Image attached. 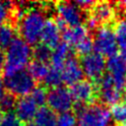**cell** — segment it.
I'll list each match as a JSON object with an SVG mask.
<instances>
[{
	"mask_svg": "<svg viewBox=\"0 0 126 126\" xmlns=\"http://www.w3.org/2000/svg\"><path fill=\"white\" fill-rule=\"evenodd\" d=\"M45 22L46 19L42 9L32 8L28 10L22 16L19 24L21 38L30 45H36L40 40Z\"/></svg>",
	"mask_w": 126,
	"mask_h": 126,
	"instance_id": "obj_1",
	"label": "cell"
},
{
	"mask_svg": "<svg viewBox=\"0 0 126 126\" xmlns=\"http://www.w3.org/2000/svg\"><path fill=\"white\" fill-rule=\"evenodd\" d=\"M32 49L21 37H17L12 44L6 49L5 53V64H4V75H10L15 72L24 70L29 64L32 57Z\"/></svg>",
	"mask_w": 126,
	"mask_h": 126,
	"instance_id": "obj_2",
	"label": "cell"
},
{
	"mask_svg": "<svg viewBox=\"0 0 126 126\" xmlns=\"http://www.w3.org/2000/svg\"><path fill=\"white\" fill-rule=\"evenodd\" d=\"M110 122V111L103 104L92 103L78 108L77 123L79 126H109Z\"/></svg>",
	"mask_w": 126,
	"mask_h": 126,
	"instance_id": "obj_3",
	"label": "cell"
},
{
	"mask_svg": "<svg viewBox=\"0 0 126 126\" xmlns=\"http://www.w3.org/2000/svg\"><path fill=\"white\" fill-rule=\"evenodd\" d=\"M3 84L5 90L8 91V94L15 97L29 95L35 88V80L32 77L29 71H26L25 69L5 76Z\"/></svg>",
	"mask_w": 126,
	"mask_h": 126,
	"instance_id": "obj_4",
	"label": "cell"
},
{
	"mask_svg": "<svg viewBox=\"0 0 126 126\" xmlns=\"http://www.w3.org/2000/svg\"><path fill=\"white\" fill-rule=\"evenodd\" d=\"M94 41V49L102 56L111 57L116 54L117 42L114 32L107 26H101L96 29Z\"/></svg>",
	"mask_w": 126,
	"mask_h": 126,
	"instance_id": "obj_5",
	"label": "cell"
},
{
	"mask_svg": "<svg viewBox=\"0 0 126 126\" xmlns=\"http://www.w3.org/2000/svg\"><path fill=\"white\" fill-rule=\"evenodd\" d=\"M46 103L48 104V108L52 110L54 113H64L71 111L73 107V97L71 95L70 90L65 87H57L51 89L47 93Z\"/></svg>",
	"mask_w": 126,
	"mask_h": 126,
	"instance_id": "obj_6",
	"label": "cell"
},
{
	"mask_svg": "<svg viewBox=\"0 0 126 126\" xmlns=\"http://www.w3.org/2000/svg\"><path fill=\"white\" fill-rule=\"evenodd\" d=\"M81 66L83 73L87 78L98 81L100 78H102L106 69V61L104 56L94 51L83 56L81 60Z\"/></svg>",
	"mask_w": 126,
	"mask_h": 126,
	"instance_id": "obj_7",
	"label": "cell"
},
{
	"mask_svg": "<svg viewBox=\"0 0 126 126\" xmlns=\"http://www.w3.org/2000/svg\"><path fill=\"white\" fill-rule=\"evenodd\" d=\"M57 17L66 27L72 28L82 25L84 20V14L74 2H59L56 4Z\"/></svg>",
	"mask_w": 126,
	"mask_h": 126,
	"instance_id": "obj_8",
	"label": "cell"
},
{
	"mask_svg": "<svg viewBox=\"0 0 126 126\" xmlns=\"http://www.w3.org/2000/svg\"><path fill=\"white\" fill-rule=\"evenodd\" d=\"M121 92L122 89H120L108 75L102 76V78H100L97 82L96 93L105 104L114 105L119 102L122 95Z\"/></svg>",
	"mask_w": 126,
	"mask_h": 126,
	"instance_id": "obj_9",
	"label": "cell"
},
{
	"mask_svg": "<svg viewBox=\"0 0 126 126\" xmlns=\"http://www.w3.org/2000/svg\"><path fill=\"white\" fill-rule=\"evenodd\" d=\"M115 15V10L109 2H95L91 8V16L88 20V27L94 29L99 24L110 22Z\"/></svg>",
	"mask_w": 126,
	"mask_h": 126,
	"instance_id": "obj_10",
	"label": "cell"
},
{
	"mask_svg": "<svg viewBox=\"0 0 126 126\" xmlns=\"http://www.w3.org/2000/svg\"><path fill=\"white\" fill-rule=\"evenodd\" d=\"M70 93L73 100L76 101L79 106H83L94 101L96 94V88L89 80H82L71 86Z\"/></svg>",
	"mask_w": 126,
	"mask_h": 126,
	"instance_id": "obj_11",
	"label": "cell"
},
{
	"mask_svg": "<svg viewBox=\"0 0 126 126\" xmlns=\"http://www.w3.org/2000/svg\"><path fill=\"white\" fill-rule=\"evenodd\" d=\"M62 81L66 85L73 86L83 80L84 73L81 62L74 56H70L61 69Z\"/></svg>",
	"mask_w": 126,
	"mask_h": 126,
	"instance_id": "obj_12",
	"label": "cell"
},
{
	"mask_svg": "<svg viewBox=\"0 0 126 126\" xmlns=\"http://www.w3.org/2000/svg\"><path fill=\"white\" fill-rule=\"evenodd\" d=\"M106 70L108 72L107 75L120 89L123 90L126 81V64L121 57L116 54L108 57L106 61Z\"/></svg>",
	"mask_w": 126,
	"mask_h": 126,
	"instance_id": "obj_13",
	"label": "cell"
},
{
	"mask_svg": "<svg viewBox=\"0 0 126 126\" xmlns=\"http://www.w3.org/2000/svg\"><path fill=\"white\" fill-rule=\"evenodd\" d=\"M37 111H38V106L30 95L20 97L16 101L15 115L18 117L20 121L30 123L31 120L34 119Z\"/></svg>",
	"mask_w": 126,
	"mask_h": 126,
	"instance_id": "obj_14",
	"label": "cell"
},
{
	"mask_svg": "<svg viewBox=\"0 0 126 126\" xmlns=\"http://www.w3.org/2000/svg\"><path fill=\"white\" fill-rule=\"evenodd\" d=\"M60 36H61V30L56 24L55 20L53 19L46 20L40 36V40L42 41V43L52 49L60 43Z\"/></svg>",
	"mask_w": 126,
	"mask_h": 126,
	"instance_id": "obj_15",
	"label": "cell"
},
{
	"mask_svg": "<svg viewBox=\"0 0 126 126\" xmlns=\"http://www.w3.org/2000/svg\"><path fill=\"white\" fill-rule=\"evenodd\" d=\"M88 37H90L89 29L85 25H79L76 27L68 28L65 29L63 32V38L65 40L64 42L69 45H73L74 47H76Z\"/></svg>",
	"mask_w": 126,
	"mask_h": 126,
	"instance_id": "obj_16",
	"label": "cell"
},
{
	"mask_svg": "<svg viewBox=\"0 0 126 126\" xmlns=\"http://www.w3.org/2000/svg\"><path fill=\"white\" fill-rule=\"evenodd\" d=\"M70 56H72L70 45L67 44L66 42H60L52 50V54H51V58H50V61L52 63L51 67L61 70L64 63Z\"/></svg>",
	"mask_w": 126,
	"mask_h": 126,
	"instance_id": "obj_17",
	"label": "cell"
},
{
	"mask_svg": "<svg viewBox=\"0 0 126 126\" xmlns=\"http://www.w3.org/2000/svg\"><path fill=\"white\" fill-rule=\"evenodd\" d=\"M33 126H56L55 113L48 107H40L34 119Z\"/></svg>",
	"mask_w": 126,
	"mask_h": 126,
	"instance_id": "obj_18",
	"label": "cell"
},
{
	"mask_svg": "<svg viewBox=\"0 0 126 126\" xmlns=\"http://www.w3.org/2000/svg\"><path fill=\"white\" fill-rule=\"evenodd\" d=\"M16 31L11 24H4L0 27V49H7L16 39Z\"/></svg>",
	"mask_w": 126,
	"mask_h": 126,
	"instance_id": "obj_19",
	"label": "cell"
},
{
	"mask_svg": "<svg viewBox=\"0 0 126 126\" xmlns=\"http://www.w3.org/2000/svg\"><path fill=\"white\" fill-rule=\"evenodd\" d=\"M48 70H49V67L47 66L46 63L33 60L32 62L30 63L28 71L35 81H43Z\"/></svg>",
	"mask_w": 126,
	"mask_h": 126,
	"instance_id": "obj_20",
	"label": "cell"
},
{
	"mask_svg": "<svg viewBox=\"0 0 126 126\" xmlns=\"http://www.w3.org/2000/svg\"><path fill=\"white\" fill-rule=\"evenodd\" d=\"M43 83L45 87L54 89L57 87H60L61 84L63 83L62 81V75H61V70L56 69L54 67H50L45 78L43 79Z\"/></svg>",
	"mask_w": 126,
	"mask_h": 126,
	"instance_id": "obj_21",
	"label": "cell"
},
{
	"mask_svg": "<svg viewBox=\"0 0 126 126\" xmlns=\"http://www.w3.org/2000/svg\"><path fill=\"white\" fill-rule=\"evenodd\" d=\"M51 54H52V49L50 47H48L43 43H37L36 45H34V48L32 49V56H33L35 61L46 63L47 61L50 60Z\"/></svg>",
	"mask_w": 126,
	"mask_h": 126,
	"instance_id": "obj_22",
	"label": "cell"
},
{
	"mask_svg": "<svg viewBox=\"0 0 126 126\" xmlns=\"http://www.w3.org/2000/svg\"><path fill=\"white\" fill-rule=\"evenodd\" d=\"M111 119L119 124H126V100L119 101L111 106L110 110Z\"/></svg>",
	"mask_w": 126,
	"mask_h": 126,
	"instance_id": "obj_23",
	"label": "cell"
},
{
	"mask_svg": "<svg viewBox=\"0 0 126 126\" xmlns=\"http://www.w3.org/2000/svg\"><path fill=\"white\" fill-rule=\"evenodd\" d=\"M113 32L117 45L121 47V49L126 48V19L119 20L116 23Z\"/></svg>",
	"mask_w": 126,
	"mask_h": 126,
	"instance_id": "obj_24",
	"label": "cell"
},
{
	"mask_svg": "<svg viewBox=\"0 0 126 126\" xmlns=\"http://www.w3.org/2000/svg\"><path fill=\"white\" fill-rule=\"evenodd\" d=\"M77 116L72 112L60 113L56 117V126H77Z\"/></svg>",
	"mask_w": 126,
	"mask_h": 126,
	"instance_id": "obj_25",
	"label": "cell"
},
{
	"mask_svg": "<svg viewBox=\"0 0 126 126\" xmlns=\"http://www.w3.org/2000/svg\"><path fill=\"white\" fill-rule=\"evenodd\" d=\"M29 95L32 98L38 107H43V104L46 102L47 92L44 87H35Z\"/></svg>",
	"mask_w": 126,
	"mask_h": 126,
	"instance_id": "obj_26",
	"label": "cell"
},
{
	"mask_svg": "<svg viewBox=\"0 0 126 126\" xmlns=\"http://www.w3.org/2000/svg\"><path fill=\"white\" fill-rule=\"evenodd\" d=\"M16 97L10 94H5L4 96L0 100V108L2 111H7L11 112L13 108H15L16 105Z\"/></svg>",
	"mask_w": 126,
	"mask_h": 126,
	"instance_id": "obj_27",
	"label": "cell"
},
{
	"mask_svg": "<svg viewBox=\"0 0 126 126\" xmlns=\"http://www.w3.org/2000/svg\"><path fill=\"white\" fill-rule=\"evenodd\" d=\"M75 49H76V51L79 54H81L83 56L91 53L92 50L94 49V41H93V38L91 36L88 37V38H86L84 41H82L80 44H78L75 47Z\"/></svg>",
	"mask_w": 126,
	"mask_h": 126,
	"instance_id": "obj_28",
	"label": "cell"
},
{
	"mask_svg": "<svg viewBox=\"0 0 126 126\" xmlns=\"http://www.w3.org/2000/svg\"><path fill=\"white\" fill-rule=\"evenodd\" d=\"M0 126H22L21 121L13 112H7L4 114Z\"/></svg>",
	"mask_w": 126,
	"mask_h": 126,
	"instance_id": "obj_29",
	"label": "cell"
},
{
	"mask_svg": "<svg viewBox=\"0 0 126 126\" xmlns=\"http://www.w3.org/2000/svg\"><path fill=\"white\" fill-rule=\"evenodd\" d=\"M10 10H11V3L0 1V27L6 24V21L10 15Z\"/></svg>",
	"mask_w": 126,
	"mask_h": 126,
	"instance_id": "obj_30",
	"label": "cell"
},
{
	"mask_svg": "<svg viewBox=\"0 0 126 126\" xmlns=\"http://www.w3.org/2000/svg\"><path fill=\"white\" fill-rule=\"evenodd\" d=\"M80 9H88V8H92L95 2L94 1H91V0H80V1H76L74 2Z\"/></svg>",
	"mask_w": 126,
	"mask_h": 126,
	"instance_id": "obj_31",
	"label": "cell"
},
{
	"mask_svg": "<svg viewBox=\"0 0 126 126\" xmlns=\"http://www.w3.org/2000/svg\"><path fill=\"white\" fill-rule=\"evenodd\" d=\"M4 64H5V53L3 52V50L0 49V73L4 69Z\"/></svg>",
	"mask_w": 126,
	"mask_h": 126,
	"instance_id": "obj_32",
	"label": "cell"
},
{
	"mask_svg": "<svg viewBox=\"0 0 126 126\" xmlns=\"http://www.w3.org/2000/svg\"><path fill=\"white\" fill-rule=\"evenodd\" d=\"M4 94H5V87H4L3 81L0 79V100L4 96Z\"/></svg>",
	"mask_w": 126,
	"mask_h": 126,
	"instance_id": "obj_33",
	"label": "cell"
},
{
	"mask_svg": "<svg viewBox=\"0 0 126 126\" xmlns=\"http://www.w3.org/2000/svg\"><path fill=\"white\" fill-rule=\"evenodd\" d=\"M120 57H121V59L124 61V63L126 64V48H124V49H121V54L119 55Z\"/></svg>",
	"mask_w": 126,
	"mask_h": 126,
	"instance_id": "obj_34",
	"label": "cell"
},
{
	"mask_svg": "<svg viewBox=\"0 0 126 126\" xmlns=\"http://www.w3.org/2000/svg\"><path fill=\"white\" fill-rule=\"evenodd\" d=\"M118 5L121 9H123L124 11H126V1H121V2H118Z\"/></svg>",
	"mask_w": 126,
	"mask_h": 126,
	"instance_id": "obj_35",
	"label": "cell"
},
{
	"mask_svg": "<svg viewBox=\"0 0 126 126\" xmlns=\"http://www.w3.org/2000/svg\"><path fill=\"white\" fill-rule=\"evenodd\" d=\"M3 116H4L3 111H2V109L0 108V124H1V121H2V119H3Z\"/></svg>",
	"mask_w": 126,
	"mask_h": 126,
	"instance_id": "obj_36",
	"label": "cell"
},
{
	"mask_svg": "<svg viewBox=\"0 0 126 126\" xmlns=\"http://www.w3.org/2000/svg\"><path fill=\"white\" fill-rule=\"evenodd\" d=\"M23 126H33V125H32V123L30 122V123H25V124H24Z\"/></svg>",
	"mask_w": 126,
	"mask_h": 126,
	"instance_id": "obj_37",
	"label": "cell"
},
{
	"mask_svg": "<svg viewBox=\"0 0 126 126\" xmlns=\"http://www.w3.org/2000/svg\"><path fill=\"white\" fill-rule=\"evenodd\" d=\"M124 91H125V94H126V81H125V84H124Z\"/></svg>",
	"mask_w": 126,
	"mask_h": 126,
	"instance_id": "obj_38",
	"label": "cell"
},
{
	"mask_svg": "<svg viewBox=\"0 0 126 126\" xmlns=\"http://www.w3.org/2000/svg\"><path fill=\"white\" fill-rule=\"evenodd\" d=\"M123 126H126V124H124V125H123Z\"/></svg>",
	"mask_w": 126,
	"mask_h": 126,
	"instance_id": "obj_39",
	"label": "cell"
}]
</instances>
